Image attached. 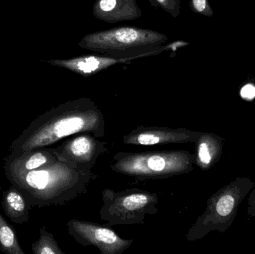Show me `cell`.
I'll return each instance as SVG.
<instances>
[{"label":"cell","mask_w":255,"mask_h":254,"mask_svg":"<svg viewBox=\"0 0 255 254\" xmlns=\"http://www.w3.org/2000/svg\"><path fill=\"white\" fill-rule=\"evenodd\" d=\"M82 133L98 138L106 135L104 115L91 98L63 103L36 118L11 143L10 155L44 149Z\"/></svg>","instance_id":"6da1fadb"},{"label":"cell","mask_w":255,"mask_h":254,"mask_svg":"<svg viewBox=\"0 0 255 254\" xmlns=\"http://www.w3.org/2000/svg\"><path fill=\"white\" fill-rule=\"evenodd\" d=\"M97 176L91 167L58 161L17 176L7 177L31 207L61 206L86 193Z\"/></svg>","instance_id":"7a4b0ae2"},{"label":"cell","mask_w":255,"mask_h":254,"mask_svg":"<svg viewBox=\"0 0 255 254\" xmlns=\"http://www.w3.org/2000/svg\"><path fill=\"white\" fill-rule=\"evenodd\" d=\"M169 37L154 30L120 26L86 34L79 41L84 49L116 58H141L158 55L172 48Z\"/></svg>","instance_id":"3957f363"},{"label":"cell","mask_w":255,"mask_h":254,"mask_svg":"<svg viewBox=\"0 0 255 254\" xmlns=\"http://www.w3.org/2000/svg\"><path fill=\"white\" fill-rule=\"evenodd\" d=\"M194 162V155L187 151L119 152L110 167L115 172L138 180H153L187 174L193 169Z\"/></svg>","instance_id":"277c9868"},{"label":"cell","mask_w":255,"mask_h":254,"mask_svg":"<svg viewBox=\"0 0 255 254\" xmlns=\"http://www.w3.org/2000/svg\"><path fill=\"white\" fill-rule=\"evenodd\" d=\"M103 202L100 218L111 226L142 225L147 216L158 212L157 195L136 188L122 192L104 189Z\"/></svg>","instance_id":"5b68a950"},{"label":"cell","mask_w":255,"mask_h":254,"mask_svg":"<svg viewBox=\"0 0 255 254\" xmlns=\"http://www.w3.org/2000/svg\"><path fill=\"white\" fill-rule=\"evenodd\" d=\"M69 234L83 246H95L102 254H122L133 244L113 230L94 222L71 219L67 223Z\"/></svg>","instance_id":"8992f818"},{"label":"cell","mask_w":255,"mask_h":254,"mask_svg":"<svg viewBox=\"0 0 255 254\" xmlns=\"http://www.w3.org/2000/svg\"><path fill=\"white\" fill-rule=\"evenodd\" d=\"M91 134L82 133L53 148L60 161L94 168L100 157L107 153V143Z\"/></svg>","instance_id":"52a82bcc"},{"label":"cell","mask_w":255,"mask_h":254,"mask_svg":"<svg viewBox=\"0 0 255 254\" xmlns=\"http://www.w3.org/2000/svg\"><path fill=\"white\" fill-rule=\"evenodd\" d=\"M200 133L186 128L139 126L123 137L124 144L137 146H165L196 142Z\"/></svg>","instance_id":"ba28073f"},{"label":"cell","mask_w":255,"mask_h":254,"mask_svg":"<svg viewBox=\"0 0 255 254\" xmlns=\"http://www.w3.org/2000/svg\"><path fill=\"white\" fill-rule=\"evenodd\" d=\"M141 57L116 58L106 55H86L64 60H50L46 63L54 67H61L84 78H89L116 64H130Z\"/></svg>","instance_id":"9c48e42d"},{"label":"cell","mask_w":255,"mask_h":254,"mask_svg":"<svg viewBox=\"0 0 255 254\" xmlns=\"http://www.w3.org/2000/svg\"><path fill=\"white\" fill-rule=\"evenodd\" d=\"M53 148H44L9 155L4 160L6 177L21 175L58 161Z\"/></svg>","instance_id":"30bf717a"},{"label":"cell","mask_w":255,"mask_h":254,"mask_svg":"<svg viewBox=\"0 0 255 254\" xmlns=\"http://www.w3.org/2000/svg\"><path fill=\"white\" fill-rule=\"evenodd\" d=\"M93 14L97 19L114 24L139 19L142 10L136 0H96Z\"/></svg>","instance_id":"8fae6325"},{"label":"cell","mask_w":255,"mask_h":254,"mask_svg":"<svg viewBox=\"0 0 255 254\" xmlns=\"http://www.w3.org/2000/svg\"><path fill=\"white\" fill-rule=\"evenodd\" d=\"M1 206L4 214L13 223L23 225L29 220L31 204L13 185L3 192Z\"/></svg>","instance_id":"7c38bea8"},{"label":"cell","mask_w":255,"mask_h":254,"mask_svg":"<svg viewBox=\"0 0 255 254\" xmlns=\"http://www.w3.org/2000/svg\"><path fill=\"white\" fill-rule=\"evenodd\" d=\"M196 143V164L202 169L209 168L218 154L217 140L211 134H201Z\"/></svg>","instance_id":"4fadbf2b"},{"label":"cell","mask_w":255,"mask_h":254,"mask_svg":"<svg viewBox=\"0 0 255 254\" xmlns=\"http://www.w3.org/2000/svg\"><path fill=\"white\" fill-rule=\"evenodd\" d=\"M0 251L7 254H25L22 251L17 234L0 213Z\"/></svg>","instance_id":"5bb4252c"},{"label":"cell","mask_w":255,"mask_h":254,"mask_svg":"<svg viewBox=\"0 0 255 254\" xmlns=\"http://www.w3.org/2000/svg\"><path fill=\"white\" fill-rule=\"evenodd\" d=\"M34 254H65L58 246L53 235L46 231V228L40 229L39 240L31 245Z\"/></svg>","instance_id":"9a60e30c"},{"label":"cell","mask_w":255,"mask_h":254,"mask_svg":"<svg viewBox=\"0 0 255 254\" xmlns=\"http://www.w3.org/2000/svg\"><path fill=\"white\" fill-rule=\"evenodd\" d=\"M235 205V199L231 194L223 195L219 198L215 203L214 208L209 207L206 213L202 217H208L213 214L217 215L221 217H226L232 213Z\"/></svg>","instance_id":"2e32d148"},{"label":"cell","mask_w":255,"mask_h":254,"mask_svg":"<svg viewBox=\"0 0 255 254\" xmlns=\"http://www.w3.org/2000/svg\"><path fill=\"white\" fill-rule=\"evenodd\" d=\"M148 1L153 7L162 9L172 17L177 18L181 13V0H148Z\"/></svg>","instance_id":"e0dca14e"},{"label":"cell","mask_w":255,"mask_h":254,"mask_svg":"<svg viewBox=\"0 0 255 254\" xmlns=\"http://www.w3.org/2000/svg\"><path fill=\"white\" fill-rule=\"evenodd\" d=\"M190 7L194 13L211 17L214 10L208 0H190Z\"/></svg>","instance_id":"ac0fdd59"},{"label":"cell","mask_w":255,"mask_h":254,"mask_svg":"<svg viewBox=\"0 0 255 254\" xmlns=\"http://www.w3.org/2000/svg\"><path fill=\"white\" fill-rule=\"evenodd\" d=\"M241 94L245 99H253L255 97V86L252 85H246L241 89Z\"/></svg>","instance_id":"d6986e66"}]
</instances>
